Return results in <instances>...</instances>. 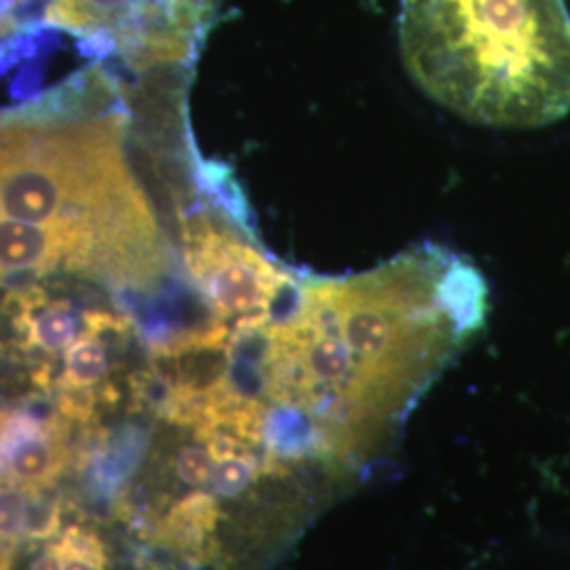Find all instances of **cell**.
Listing matches in <instances>:
<instances>
[{"instance_id":"obj_1","label":"cell","mask_w":570,"mask_h":570,"mask_svg":"<svg viewBox=\"0 0 570 570\" xmlns=\"http://www.w3.org/2000/svg\"><path fill=\"white\" fill-rule=\"evenodd\" d=\"M397 37L410 79L465 121L539 129L570 112L564 0H402Z\"/></svg>"},{"instance_id":"obj_2","label":"cell","mask_w":570,"mask_h":570,"mask_svg":"<svg viewBox=\"0 0 570 570\" xmlns=\"http://www.w3.org/2000/svg\"><path fill=\"white\" fill-rule=\"evenodd\" d=\"M125 112L87 121H0V216L77 233L112 289L169 279V249L122 157Z\"/></svg>"},{"instance_id":"obj_3","label":"cell","mask_w":570,"mask_h":570,"mask_svg":"<svg viewBox=\"0 0 570 570\" xmlns=\"http://www.w3.org/2000/svg\"><path fill=\"white\" fill-rule=\"evenodd\" d=\"M220 0H49L45 23L79 39L106 32L131 70L190 68Z\"/></svg>"},{"instance_id":"obj_4","label":"cell","mask_w":570,"mask_h":570,"mask_svg":"<svg viewBox=\"0 0 570 570\" xmlns=\"http://www.w3.org/2000/svg\"><path fill=\"white\" fill-rule=\"evenodd\" d=\"M79 271L96 277L91 245L77 233L0 216V284L16 277Z\"/></svg>"},{"instance_id":"obj_5","label":"cell","mask_w":570,"mask_h":570,"mask_svg":"<svg viewBox=\"0 0 570 570\" xmlns=\"http://www.w3.org/2000/svg\"><path fill=\"white\" fill-rule=\"evenodd\" d=\"M115 357L102 336L82 327L79 338L63 351L56 387L100 389L110 379Z\"/></svg>"},{"instance_id":"obj_6","label":"cell","mask_w":570,"mask_h":570,"mask_svg":"<svg viewBox=\"0 0 570 570\" xmlns=\"http://www.w3.org/2000/svg\"><path fill=\"white\" fill-rule=\"evenodd\" d=\"M26 515H23V543H41L58 539L63 530V497L58 484L45 489H26Z\"/></svg>"},{"instance_id":"obj_7","label":"cell","mask_w":570,"mask_h":570,"mask_svg":"<svg viewBox=\"0 0 570 570\" xmlns=\"http://www.w3.org/2000/svg\"><path fill=\"white\" fill-rule=\"evenodd\" d=\"M56 546L60 548L61 556L81 558L100 570H108L110 567V551L106 548V541L100 537V532L94 529V524H85V522L66 524Z\"/></svg>"},{"instance_id":"obj_8","label":"cell","mask_w":570,"mask_h":570,"mask_svg":"<svg viewBox=\"0 0 570 570\" xmlns=\"http://www.w3.org/2000/svg\"><path fill=\"white\" fill-rule=\"evenodd\" d=\"M28 492L16 482L0 484V541L21 543Z\"/></svg>"},{"instance_id":"obj_9","label":"cell","mask_w":570,"mask_h":570,"mask_svg":"<svg viewBox=\"0 0 570 570\" xmlns=\"http://www.w3.org/2000/svg\"><path fill=\"white\" fill-rule=\"evenodd\" d=\"M63 569V556L56 543H49L41 556L30 564V570H61Z\"/></svg>"},{"instance_id":"obj_10","label":"cell","mask_w":570,"mask_h":570,"mask_svg":"<svg viewBox=\"0 0 570 570\" xmlns=\"http://www.w3.org/2000/svg\"><path fill=\"white\" fill-rule=\"evenodd\" d=\"M18 551H20V543L0 541V570H13Z\"/></svg>"},{"instance_id":"obj_11","label":"cell","mask_w":570,"mask_h":570,"mask_svg":"<svg viewBox=\"0 0 570 570\" xmlns=\"http://www.w3.org/2000/svg\"><path fill=\"white\" fill-rule=\"evenodd\" d=\"M61 570H100L89 562H85L81 558H72V556H63V569Z\"/></svg>"}]
</instances>
